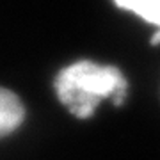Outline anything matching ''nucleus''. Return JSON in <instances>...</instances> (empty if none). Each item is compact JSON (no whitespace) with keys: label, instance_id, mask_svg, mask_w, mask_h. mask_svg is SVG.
Returning <instances> with one entry per match:
<instances>
[{"label":"nucleus","instance_id":"nucleus-1","mask_svg":"<svg viewBox=\"0 0 160 160\" xmlns=\"http://www.w3.org/2000/svg\"><path fill=\"white\" fill-rule=\"evenodd\" d=\"M59 100L77 118H89L103 98L121 103L126 82L119 69L82 61L62 69L55 80Z\"/></svg>","mask_w":160,"mask_h":160},{"label":"nucleus","instance_id":"nucleus-2","mask_svg":"<svg viewBox=\"0 0 160 160\" xmlns=\"http://www.w3.org/2000/svg\"><path fill=\"white\" fill-rule=\"evenodd\" d=\"M23 121V105L14 92L0 87V137L20 126Z\"/></svg>","mask_w":160,"mask_h":160},{"label":"nucleus","instance_id":"nucleus-3","mask_svg":"<svg viewBox=\"0 0 160 160\" xmlns=\"http://www.w3.org/2000/svg\"><path fill=\"white\" fill-rule=\"evenodd\" d=\"M116 4L155 25H160V0H116Z\"/></svg>","mask_w":160,"mask_h":160}]
</instances>
